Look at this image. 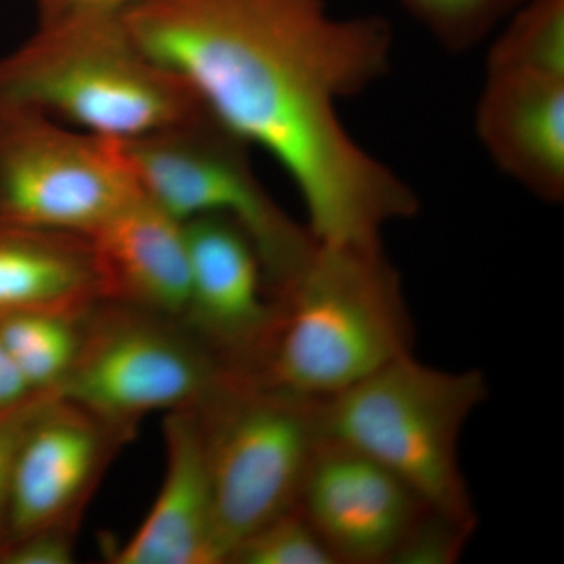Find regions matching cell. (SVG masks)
Listing matches in <instances>:
<instances>
[{
  "mask_svg": "<svg viewBox=\"0 0 564 564\" xmlns=\"http://www.w3.org/2000/svg\"><path fill=\"white\" fill-rule=\"evenodd\" d=\"M477 132L511 180L544 202H562L564 70L488 63Z\"/></svg>",
  "mask_w": 564,
  "mask_h": 564,
  "instance_id": "obj_12",
  "label": "cell"
},
{
  "mask_svg": "<svg viewBox=\"0 0 564 564\" xmlns=\"http://www.w3.org/2000/svg\"><path fill=\"white\" fill-rule=\"evenodd\" d=\"M120 144L141 191L174 218L223 215L243 229L261 258L272 299H280L313 258V236L262 187L248 144L214 118Z\"/></svg>",
  "mask_w": 564,
  "mask_h": 564,
  "instance_id": "obj_6",
  "label": "cell"
},
{
  "mask_svg": "<svg viewBox=\"0 0 564 564\" xmlns=\"http://www.w3.org/2000/svg\"><path fill=\"white\" fill-rule=\"evenodd\" d=\"M448 50L464 51L491 35L529 0H399Z\"/></svg>",
  "mask_w": 564,
  "mask_h": 564,
  "instance_id": "obj_17",
  "label": "cell"
},
{
  "mask_svg": "<svg viewBox=\"0 0 564 564\" xmlns=\"http://www.w3.org/2000/svg\"><path fill=\"white\" fill-rule=\"evenodd\" d=\"M234 564H339L300 508L248 534L232 549Z\"/></svg>",
  "mask_w": 564,
  "mask_h": 564,
  "instance_id": "obj_18",
  "label": "cell"
},
{
  "mask_svg": "<svg viewBox=\"0 0 564 564\" xmlns=\"http://www.w3.org/2000/svg\"><path fill=\"white\" fill-rule=\"evenodd\" d=\"M133 433L52 393L14 464L2 544L47 527L79 525L96 486Z\"/></svg>",
  "mask_w": 564,
  "mask_h": 564,
  "instance_id": "obj_9",
  "label": "cell"
},
{
  "mask_svg": "<svg viewBox=\"0 0 564 564\" xmlns=\"http://www.w3.org/2000/svg\"><path fill=\"white\" fill-rule=\"evenodd\" d=\"M40 20L93 11H120L131 0H35Z\"/></svg>",
  "mask_w": 564,
  "mask_h": 564,
  "instance_id": "obj_23",
  "label": "cell"
},
{
  "mask_svg": "<svg viewBox=\"0 0 564 564\" xmlns=\"http://www.w3.org/2000/svg\"><path fill=\"white\" fill-rule=\"evenodd\" d=\"M276 302V325L248 375L262 383L329 400L413 355V322L383 247L317 243Z\"/></svg>",
  "mask_w": 564,
  "mask_h": 564,
  "instance_id": "obj_3",
  "label": "cell"
},
{
  "mask_svg": "<svg viewBox=\"0 0 564 564\" xmlns=\"http://www.w3.org/2000/svg\"><path fill=\"white\" fill-rule=\"evenodd\" d=\"M299 508L337 563L389 564L429 505L383 464L328 440Z\"/></svg>",
  "mask_w": 564,
  "mask_h": 564,
  "instance_id": "obj_11",
  "label": "cell"
},
{
  "mask_svg": "<svg viewBox=\"0 0 564 564\" xmlns=\"http://www.w3.org/2000/svg\"><path fill=\"white\" fill-rule=\"evenodd\" d=\"M163 436L166 467L161 492L143 524L110 562L225 563L195 403L169 411Z\"/></svg>",
  "mask_w": 564,
  "mask_h": 564,
  "instance_id": "obj_13",
  "label": "cell"
},
{
  "mask_svg": "<svg viewBox=\"0 0 564 564\" xmlns=\"http://www.w3.org/2000/svg\"><path fill=\"white\" fill-rule=\"evenodd\" d=\"M35 393L10 352L0 343V411L10 410Z\"/></svg>",
  "mask_w": 564,
  "mask_h": 564,
  "instance_id": "obj_22",
  "label": "cell"
},
{
  "mask_svg": "<svg viewBox=\"0 0 564 564\" xmlns=\"http://www.w3.org/2000/svg\"><path fill=\"white\" fill-rule=\"evenodd\" d=\"M486 397L481 370L451 372L404 356L326 400V432L383 464L433 510L477 521L459 440Z\"/></svg>",
  "mask_w": 564,
  "mask_h": 564,
  "instance_id": "obj_4",
  "label": "cell"
},
{
  "mask_svg": "<svg viewBox=\"0 0 564 564\" xmlns=\"http://www.w3.org/2000/svg\"><path fill=\"white\" fill-rule=\"evenodd\" d=\"M226 370L184 322L102 300L82 317L76 358L55 391L135 429L152 411L198 403Z\"/></svg>",
  "mask_w": 564,
  "mask_h": 564,
  "instance_id": "obj_7",
  "label": "cell"
},
{
  "mask_svg": "<svg viewBox=\"0 0 564 564\" xmlns=\"http://www.w3.org/2000/svg\"><path fill=\"white\" fill-rule=\"evenodd\" d=\"M0 107L131 141L210 120L195 93L133 40L120 11L40 20L0 57Z\"/></svg>",
  "mask_w": 564,
  "mask_h": 564,
  "instance_id": "obj_2",
  "label": "cell"
},
{
  "mask_svg": "<svg viewBox=\"0 0 564 564\" xmlns=\"http://www.w3.org/2000/svg\"><path fill=\"white\" fill-rule=\"evenodd\" d=\"M77 524L47 527L0 545V563L69 564L74 562Z\"/></svg>",
  "mask_w": 564,
  "mask_h": 564,
  "instance_id": "obj_21",
  "label": "cell"
},
{
  "mask_svg": "<svg viewBox=\"0 0 564 564\" xmlns=\"http://www.w3.org/2000/svg\"><path fill=\"white\" fill-rule=\"evenodd\" d=\"M477 521L426 508L389 564H455L469 544Z\"/></svg>",
  "mask_w": 564,
  "mask_h": 564,
  "instance_id": "obj_19",
  "label": "cell"
},
{
  "mask_svg": "<svg viewBox=\"0 0 564 564\" xmlns=\"http://www.w3.org/2000/svg\"><path fill=\"white\" fill-rule=\"evenodd\" d=\"M191 299L184 323L226 369L250 375L276 325L258 250L243 229L223 215L184 221Z\"/></svg>",
  "mask_w": 564,
  "mask_h": 564,
  "instance_id": "obj_10",
  "label": "cell"
},
{
  "mask_svg": "<svg viewBox=\"0 0 564 564\" xmlns=\"http://www.w3.org/2000/svg\"><path fill=\"white\" fill-rule=\"evenodd\" d=\"M54 391L36 392L31 399L25 400L10 410L0 411V544L6 540L7 513H9V500L11 480H13L14 464L25 434L35 421L43 404Z\"/></svg>",
  "mask_w": 564,
  "mask_h": 564,
  "instance_id": "obj_20",
  "label": "cell"
},
{
  "mask_svg": "<svg viewBox=\"0 0 564 564\" xmlns=\"http://www.w3.org/2000/svg\"><path fill=\"white\" fill-rule=\"evenodd\" d=\"M88 239L101 302L184 322L191 299L184 221L143 193Z\"/></svg>",
  "mask_w": 564,
  "mask_h": 564,
  "instance_id": "obj_14",
  "label": "cell"
},
{
  "mask_svg": "<svg viewBox=\"0 0 564 564\" xmlns=\"http://www.w3.org/2000/svg\"><path fill=\"white\" fill-rule=\"evenodd\" d=\"M325 402L228 370L195 403L225 563L248 534L299 507L329 440Z\"/></svg>",
  "mask_w": 564,
  "mask_h": 564,
  "instance_id": "obj_5",
  "label": "cell"
},
{
  "mask_svg": "<svg viewBox=\"0 0 564 564\" xmlns=\"http://www.w3.org/2000/svg\"><path fill=\"white\" fill-rule=\"evenodd\" d=\"M98 302L101 285L87 236L0 223V317L80 318Z\"/></svg>",
  "mask_w": 564,
  "mask_h": 564,
  "instance_id": "obj_15",
  "label": "cell"
},
{
  "mask_svg": "<svg viewBox=\"0 0 564 564\" xmlns=\"http://www.w3.org/2000/svg\"><path fill=\"white\" fill-rule=\"evenodd\" d=\"M133 40L195 93L214 120L280 163L326 247H383L419 199L345 129L339 104L391 66V29L337 17L328 0H131Z\"/></svg>",
  "mask_w": 564,
  "mask_h": 564,
  "instance_id": "obj_1",
  "label": "cell"
},
{
  "mask_svg": "<svg viewBox=\"0 0 564 564\" xmlns=\"http://www.w3.org/2000/svg\"><path fill=\"white\" fill-rule=\"evenodd\" d=\"M141 195L120 141L0 107V223L88 237Z\"/></svg>",
  "mask_w": 564,
  "mask_h": 564,
  "instance_id": "obj_8",
  "label": "cell"
},
{
  "mask_svg": "<svg viewBox=\"0 0 564 564\" xmlns=\"http://www.w3.org/2000/svg\"><path fill=\"white\" fill-rule=\"evenodd\" d=\"M80 321L39 313L0 317V343L33 391H54L65 380L79 348Z\"/></svg>",
  "mask_w": 564,
  "mask_h": 564,
  "instance_id": "obj_16",
  "label": "cell"
}]
</instances>
